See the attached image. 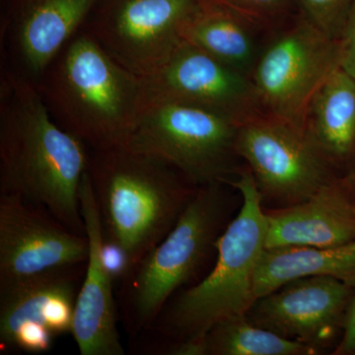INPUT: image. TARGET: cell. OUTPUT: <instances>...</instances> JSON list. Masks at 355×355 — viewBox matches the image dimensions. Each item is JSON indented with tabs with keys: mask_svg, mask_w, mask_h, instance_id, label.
Returning a JSON list of instances; mask_svg holds the SVG:
<instances>
[{
	"mask_svg": "<svg viewBox=\"0 0 355 355\" xmlns=\"http://www.w3.org/2000/svg\"><path fill=\"white\" fill-rule=\"evenodd\" d=\"M236 148L265 209L305 202L340 177L304 128L270 114L242 123Z\"/></svg>",
	"mask_w": 355,
	"mask_h": 355,
	"instance_id": "52a82bcc",
	"label": "cell"
},
{
	"mask_svg": "<svg viewBox=\"0 0 355 355\" xmlns=\"http://www.w3.org/2000/svg\"><path fill=\"white\" fill-rule=\"evenodd\" d=\"M90 150L51 116L35 84L1 69L0 193L48 210L85 235L80 186Z\"/></svg>",
	"mask_w": 355,
	"mask_h": 355,
	"instance_id": "6da1fadb",
	"label": "cell"
},
{
	"mask_svg": "<svg viewBox=\"0 0 355 355\" xmlns=\"http://www.w3.org/2000/svg\"><path fill=\"white\" fill-rule=\"evenodd\" d=\"M303 128L340 177L355 175V80L338 69L309 103Z\"/></svg>",
	"mask_w": 355,
	"mask_h": 355,
	"instance_id": "e0dca14e",
	"label": "cell"
},
{
	"mask_svg": "<svg viewBox=\"0 0 355 355\" xmlns=\"http://www.w3.org/2000/svg\"><path fill=\"white\" fill-rule=\"evenodd\" d=\"M36 87L58 125L89 149L127 144L148 103L144 78L119 64L81 30Z\"/></svg>",
	"mask_w": 355,
	"mask_h": 355,
	"instance_id": "7a4b0ae2",
	"label": "cell"
},
{
	"mask_svg": "<svg viewBox=\"0 0 355 355\" xmlns=\"http://www.w3.org/2000/svg\"><path fill=\"white\" fill-rule=\"evenodd\" d=\"M333 354L355 355V288L345 314L342 336Z\"/></svg>",
	"mask_w": 355,
	"mask_h": 355,
	"instance_id": "d4e9b609",
	"label": "cell"
},
{
	"mask_svg": "<svg viewBox=\"0 0 355 355\" xmlns=\"http://www.w3.org/2000/svg\"><path fill=\"white\" fill-rule=\"evenodd\" d=\"M265 212L266 248L349 244L355 242V181L336 178L305 202Z\"/></svg>",
	"mask_w": 355,
	"mask_h": 355,
	"instance_id": "2e32d148",
	"label": "cell"
},
{
	"mask_svg": "<svg viewBox=\"0 0 355 355\" xmlns=\"http://www.w3.org/2000/svg\"><path fill=\"white\" fill-rule=\"evenodd\" d=\"M144 83L149 100L188 103L239 123L263 114L249 76L187 42Z\"/></svg>",
	"mask_w": 355,
	"mask_h": 355,
	"instance_id": "4fadbf2b",
	"label": "cell"
},
{
	"mask_svg": "<svg viewBox=\"0 0 355 355\" xmlns=\"http://www.w3.org/2000/svg\"><path fill=\"white\" fill-rule=\"evenodd\" d=\"M266 31L226 0H200L183 38L250 77L268 42L261 38Z\"/></svg>",
	"mask_w": 355,
	"mask_h": 355,
	"instance_id": "ac0fdd59",
	"label": "cell"
},
{
	"mask_svg": "<svg viewBox=\"0 0 355 355\" xmlns=\"http://www.w3.org/2000/svg\"><path fill=\"white\" fill-rule=\"evenodd\" d=\"M226 186L198 187L172 230L121 284V314L130 338L146 333L174 294L197 279L216 252L232 202Z\"/></svg>",
	"mask_w": 355,
	"mask_h": 355,
	"instance_id": "5b68a950",
	"label": "cell"
},
{
	"mask_svg": "<svg viewBox=\"0 0 355 355\" xmlns=\"http://www.w3.org/2000/svg\"><path fill=\"white\" fill-rule=\"evenodd\" d=\"M330 277L355 287V242L335 247L266 248L254 280V301L291 280Z\"/></svg>",
	"mask_w": 355,
	"mask_h": 355,
	"instance_id": "d6986e66",
	"label": "cell"
},
{
	"mask_svg": "<svg viewBox=\"0 0 355 355\" xmlns=\"http://www.w3.org/2000/svg\"><path fill=\"white\" fill-rule=\"evenodd\" d=\"M207 355H315L318 350L257 326L246 315L227 318L207 335Z\"/></svg>",
	"mask_w": 355,
	"mask_h": 355,
	"instance_id": "ffe728a7",
	"label": "cell"
},
{
	"mask_svg": "<svg viewBox=\"0 0 355 355\" xmlns=\"http://www.w3.org/2000/svg\"><path fill=\"white\" fill-rule=\"evenodd\" d=\"M99 0H14L1 26V69L38 84Z\"/></svg>",
	"mask_w": 355,
	"mask_h": 355,
	"instance_id": "5bb4252c",
	"label": "cell"
},
{
	"mask_svg": "<svg viewBox=\"0 0 355 355\" xmlns=\"http://www.w3.org/2000/svg\"><path fill=\"white\" fill-rule=\"evenodd\" d=\"M296 3L300 15L338 41L352 0H296Z\"/></svg>",
	"mask_w": 355,
	"mask_h": 355,
	"instance_id": "44dd1931",
	"label": "cell"
},
{
	"mask_svg": "<svg viewBox=\"0 0 355 355\" xmlns=\"http://www.w3.org/2000/svg\"><path fill=\"white\" fill-rule=\"evenodd\" d=\"M102 256L114 282L123 284L132 270V263L127 252L120 245L105 239L103 236Z\"/></svg>",
	"mask_w": 355,
	"mask_h": 355,
	"instance_id": "603a6c76",
	"label": "cell"
},
{
	"mask_svg": "<svg viewBox=\"0 0 355 355\" xmlns=\"http://www.w3.org/2000/svg\"><path fill=\"white\" fill-rule=\"evenodd\" d=\"M243 14L268 30L282 20L296 0H226Z\"/></svg>",
	"mask_w": 355,
	"mask_h": 355,
	"instance_id": "7402d4cb",
	"label": "cell"
},
{
	"mask_svg": "<svg viewBox=\"0 0 355 355\" xmlns=\"http://www.w3.org/2000/svg\"><path fill=\"white\" fill-rule=\"evenodd\" d=\"M81 266L50 270L0 291V345L28 354L49 352L53 338L71 334Z\"/></svg>",
	"mask_w": 355,
	"mask_h": 355,
	"instance_id": "8fae6325",
	"label": "cell"
},
{
	"mask_svg": "<svg viewBox=\"0 0 355 355\" xmlns=\"http://www.w3.org/2000/svg\"><path fill=\"white\" fill-rule=\"evenodd\" d=\"M200 0H99L83 31L140 78L154 76L184 43Z\"/></svg>",
	"mask_w": 355,
	"mask_h": 355,
	"instance_id": "9c48e42d",
	"label": "cell"
},
{
	"mask_svg": "<svg viewBox=\"0 0 355 355\" xmlns=\"http://www.w3.org/2000/svg\"><path fill=\"white\" fill-rule=\"evenodd\" d=\"M340 67L338 40L299 14L268 38L250 78L261 113L302 127L311 100Z\"/></svg>",
	"mask_w": 355,
	"mask_h": 355,
	"instance_id": "ba28073f",
	"label": "cell"
},
{
	"mask_svg": "<svg viewBox=\"0 0 355 355\" xmlns=\"http://www.w3.org/2000/svg\"><path fill=\"white\" fill-rule=\"evenodd\" d=\"M240 125L188 103L151 99L125 146L165 161L196 186L227 184L242 171Z\"/></svg>",
	"mask_w": 355,
	"mask_h": 355,
	"instance_id": "8992f818",
	"label": "cell"
},
{
	"mask_svg": "<svg viewBox=\"0 0 355 355\" xmlns=\"http://www.w3.org/2000/svg\"><path fill=\"white\" fill-rule=\"evenodd\" d=\"M227 184L239 191L242 205L217 241L216 263L200 282L170 299L144 333L157 336L161 343L148 354L203 338L218 322L246 315L254 304V275L268 232L265 209L248 168Z\"/></svg>",
	"mask_w": 355,
	"mask_h": 355,
	"instance_id": "3957f363",
	"label": "cell"
},
{
	"mask_svg": "<svg viewBox=\"0 0 355 355\" xmlns=\"http://www.w3.org/2000/svg\"><path fill=\"white\" fill-rule=\"evenodd\" d=\"M89 150L103 236L127 252L133 270L172 230L198 187L165 161L128 146Z\"/></svg>",
	"mask_w": 355,
	"mask_h": 355,
	"instance_id": "277c9868",
	"label": "cell"
},
{
	"mask_svg": "<svg viewBox=\"0 0 355 355\" xmlns=\"http://www.w3.org/2000/svg\"><path fill=\"white\" fill-rule=\"evenodd\" d=\"M354 288L334 277H301L257 299L246 316L257 326L322 354L342 336Z\"/></svg>",
	"mask_w": 355,
	"mask_h": 355,
	"instance_id": "7c38bea8",
	"label": "cell"
},
{
	"mask_svg": "<svg viewBox=\"0 0 355 355\" xmlns=\"http://www.w3.org/2000/svg\"><path fill=\"white\" fill-rule=\"evenodd\" d=\"M338 44L340 69L355 80V0H352Z\"/></svg>",
	"mask_w": 355,
	"mask_h": 355,
	"instance_id": "cb8c5ba5",
	"label": "cell"
},
{
	"mask_svg": "<svg viewBox=\"0 0 355 355\" xmlns=\"http://www.w3.org/2000/svg\"><path fill=\"white\" fill-rule=\"evenodd\" d=\"M79 193L89 256L77 295L71 335L81 355H123L114 282L103 261L101 217L88 170Z\"/></svg>",
	"mask_w": 355,
	"mask_h": 355,
	"instance_id": "9a60e30c",
	"label": "cell"
},
{
	"mask_svg": "<svg viewBox=\"0 0 355 355\" xmlns=\"http://www.w3.org/2000/svg\"><path fill=\"white\" fill-rule=\"evenodd\" d=\"M352 177H354V180H355V175H354V176H352Z\"/></svg>",
	"mask_w": 355,
	"mask_h": 355,
	"instance_id": "484cf974",
	"label": "cell"
},
{
	"mask_svg": "<svg viewBox=\"0 0 355 355\" xmlns=\"http://www.w3.org/2000/svg\"><path fill=\"white\" fill-rule=\"evenodd\" d=\"M87 236L48 210L0 193V291L57 268L85 265Z\"/></svg>",
	"mask_w": 355,
	"mask_h": 355,
	"instance_id": "30bf717a",
	"label": "cell"
}]
</instances>
